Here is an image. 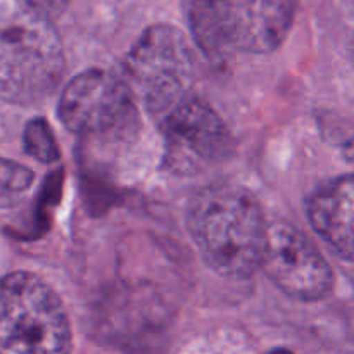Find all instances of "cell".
<instances>
[{
	"label": "cell",
	"mask_w": 354,
	"mask_h": 354,
	"mask_svg": "<svg viewBox=\"0 0 354 354\" xmlns=\"http://www.w3.org/2000/svg\"><path fill=\"white\" fill-rule=\"evenodd\" d=\"M237 47L252 54L277 50L289 35L299 0H232Z\"/></svg>",
	"instance_id": "9c48e42d"
},
{
	"label": "cell",
	"mask_w": 354,
	"mask_h": 354,
	"mask_svg": "<svg viewBox=\"0 0 354 354\" xmlns=\"http://www.w3.org/2000/svg\"><path fill=\"white\" fill-rule=\"evenodd\" d=\"M344 154L354 161V138H351V140H348L344 144Z\"/></svg>",
	"instance_id": "5bb4252c"
},
{
	"label": "cell",
	"mask_w": 354,
	"mask_h": 354,
	"mask_svg": "<svg viewBox=\"0 0 354 354\" xmlns=\"http://www.w3.org/2000/svg\"><path fill=\"white\" fill-rule=\"evenodd\" d=\"M24 151L37 161L50 165L59 159V147L54 133L44 118H33L23 133Z\"/></svg>",
	"instance_id": "8fae6325"
},
{
	"label": "cell",
	"mask_w": 354,
	"mask_h": 354,
	"mask_svg": "<svg viewBox=\"0 0 354 354\" xmlns=\"http://www.w3.org/2000/svg\"><path fill=\"white\" fill-rule=\"evenodd\" d=\"M64 48L50 19L0 2V100L30 106L50 95L64 75Z\"/></svg>",
	"instance_id": "7a4b0ae2"
},
{
	"label": "cell",
	"mask_w": 354,
	"mask_h": 354,
	"mask_svg": "<svg viewBox=\"0 0 354 354\" xmlns=\"http://www.w3.org/2000/svg\"><path fill=\"white\" fill-rule=\"evenodd\" d=\"M73 332L61 297L40 277H0V354L66 353Z\"/></svg>",
	"instance_id": "3957f363"
},
{
	"label": "cell",
	"mask_w": 354,
	"mask_h": 354,
	"mask_svg": "<svg viewBox=\"0 0 354 354\" xmlns=\"http://www.w3.org/2000/svg\"><path fill=\"white\" fill-rule=\"evenodd\" d=\"M166 162L175 171H196L232 154L234 140L220 114L203 99L187 95L162 116Z\"/></svg>",
	"instance_id": "52a82bcc"
},
{
	"label": "cell",
	"mask_w": 354,
	"mask_h": 354,
	"mask_svg": "<svg viewBox=\"0 0 354 354\" xmlns=\"http://www.w3.org/2000/svg\"><path fill=\"white\" fill-rule=\"evenodd\" d=\"M23 6L30 7L35 12L41 14V16L48 17V19H54V17L61 16L68 6L71 3V0H19Z\"/></svg>",
	"instance_id": "4fadbf2b"
},
{
	"label": "cell",
	"mask_w": 354,
	"mask_h": 354,
	"mask_svg": "<svg viewBox=\"0 0 354 354\" xmlns=\"http://www.w3.org/2000/svg\"><path fill=\"white\" fill-rule=\"evenodd\" d=\"M137 102L127 80L104 69H88L64 86L57 114L75 135L99 144H118L137 133Z\"/></svg>",
	"instance_id": "5b68a950"
},
{
	"label": "cell",
	"mask_w": 354,
	"mask_h": 354,
	"mask_svg": "<svg viewBox=\"0 0 354 354\" xmlns=\"http://www.w3.org/2000/svg\"><path fill=\"white\" fill-rule=\"evenodd\" d=\"M308 221L328 248L354 263V173L318 187L306 203Z\"/></svg>",
	"instance_id": "ba28073f"
},
{
	"label": "cell",
	"mask_w": 354,
	"mask_h": 354,
	"mask_svg": "<svg viewBox=\"0 0 354 354\" xmlns=\"http://www.w3.org/2000/svg\"><path fill=\"white\" fill-rule=\"evenodd\" d=\"M123 78L149 113L165 116L192 88L194 54L185 35L171 24L149 26L124 57Z\"/></svg>",
	"instance_id": "277c9868"
},
{
	"label": "cell",
	"mask_w": 354,
	"mask_h": 354,
	"mask_svg": "<svg viewBox=\"0 0 354 354\" xmlns=\"http://www.w3.org/2000/svg\"><path fill=\"white\" fill-rule=\"evenodd\" d=\"M185 220L197 251L214 273L245 280L261 270L270 225L248 189L234 183L204 187L190 199Z\"/></svg>",
	"instance_id": "6da1fadb"
},
{
	"label": "cell",
	"mask_w": 354,
	"mask_h": 354,
	"mask_svg": "<svg viewBox=\"0 0 354 354\" xmlns=\"http://www.w3.org/2000/svg\"><path fill=\"white\" fill-rule=\"evenodd\" d=\"M35 173L28 166L0 156V206L12 204L30 190Z\"/></svg>",
	"instance_id": "7c38bea8"
},
{
	"label": "cell",
	"mask_w": 354,
	"mask_h": 354,
	"mask_svg": "<svg viewBox=\"0 0 354 354\" xmlns=\"http://www.w3.org/2000/svg\"><path fill=\"white\" fill-rule=\"evenodd\" d=\"M261 270L286 296L303 303L327 297L334 289V270L304 232L279 221L268 227Z\"/></svg>",
	"instance_id": "8992f818"
},
{
	"label": "cell",
	"mask_w": 354,
	"mask_h": 354,
	"mask_svg": "<svg viewBox=\"0 0 354 354\" xmlns=\"http://www.w3.org/2000/svg\"><path fill=\"white\" fill-rule=\"evenodd\" d=\"M196 47L213 64H223L237 50L232 0H182Z\"/></svg>",
	"instance_id": "30bf717a"
}]
</instances>
